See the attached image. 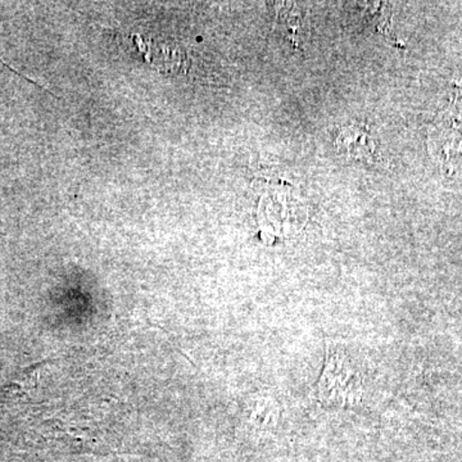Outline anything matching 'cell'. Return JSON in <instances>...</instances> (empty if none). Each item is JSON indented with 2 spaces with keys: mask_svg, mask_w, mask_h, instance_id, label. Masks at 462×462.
I'll list each match as a JSON object with an SVG mask.
<instances>
[{
  "mask_svg": "<svg viewBox=\"0 0 462 462\" xmlns=\"http://www.w3.org/2000/svg\"><path fill=\"white\" fill-rule=\"evenodd\" d=\"M282 25L284 27L285 35L293 47L300 45V14H291V8H287V12L282 14Z\"/></svg>",
  "mask_w": 462,
  "mask_h": 462,
  "instance_id": "3957f363",
  "label": "cell"
},
{
  "mask_svg": "<svg viewBox=\"0 0 462 462\" xmlns=\"http://www.w3.org/2000/svg\"><path fill=\"white\" fill-rule=\"evenodd\" d=\"M340 152L346 154V157L355 161H366L370 162L375 156V144L372 134L366 127L348 126L340 132L337 141Z\"/></svg>",
  "mask_w": 462,
  "mask_h": 462,
  "instance_id": "7a4b0ae2",
  "label": "cell"
},
{
  "mask_svg": "<svg viewBox=\"0 0 462 462\" xmlns=\"http://www.w3.org/2000/svg\"><path fill=\"white\" fill-rule=\"evenodd\" d=\"M361 374L351 358L342 351L328 354L327 365L320 380L319 397L321 402L336 406H354L361 401Z\"/></svg>",
  "mask_w": 462,
  "mask_h": 462,
  "instance_id": "6da1fadb",
  "label": "cell"
}]
</instances>
